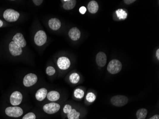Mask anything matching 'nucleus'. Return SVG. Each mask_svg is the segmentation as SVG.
I'll return each mask as SVG.
<instances>
[{"label":"nucleus","instance_id":"1","mask_svg":"<svg viewBox=\"0 0 159 119\" xmlns=\"http://www.w3.org/2000/svg\"><path fill=\"white\" fill-rule=\"evenodd\" d=\"M122 69V64L117 59H114L110 61L107 66V70L112 74H118Z\"/></svg>","mask_w":159,"mask_h":119},{"label":"nucleus","instance_id":"2","mask_svg":"<svg viewBox=\"0 0 159 119\" xmlns=\"http://www.w3.org/2000/svg\"><path fill=\"white\" fill-rule=\"evenodd\" d=\"M3 16L7 22H15L19 18L20 13L13 9H8L4 12Z\"/></svg>","mask_w":159,"mask_h":119},{"label":"nucleus","instance_id":"3","mask_svg":"<svg viewBox=\"0 0 159 119\" xmlns=\"http://www.w3.org/2000/svg\"><path fill=\"white\" fill-rule=\"evenodd\" d=\"M111 102L114 106L122 107L125 106L128 103V99L124 95H116L111 98Z\"/></svg>","mask_w":159,"mask_h":119},{"label":"nucleus","instance_id":"4","mask_svg":"<svg viewBox=\"0 0 159 119\" xmlns=\"http://www.w3.org/2000/svg\"><path fill=\"white\" fill-rule=\"evenodd\" d=\"M23 110L20 107H9L5 110L6 115L9 117H19L22 116L23 114Z\"/></svg>","mask_w":159,"mask_h":119},{"label":"nucleus","instance_id":"5","mask_svg":"<svg viewBox=\"0 0 159 119\" xmlns=\"http://www.w3.org/2000/svg\"><path fill=\"white\" fill-rule=\"evenodd\" d=\"M47 40V35L43 31L40 30L37 31L34 36V42L39 46L43 45L45 43Z\"/></svg>","mask_w":159,"mask_h":119},{"label":"nucleus","instance_id":"6","mask_svg":"<svg viewBox=\"0 0 159 119\" xmlns=\"http://www.w3.org/2000/svg\"><path fill=\"white\" fill-rule=\"evenodd\" d=\"M60 105L59 104L51 102L50 104L44 105L43 107V111L48 114H53L59 111Z\"/></svg>","mask_w":159,"mask_h":119},{"label":"nucleus","instance_id":"7","mask_svg":"<svg viewBox=\"0 0 159 119\" xmlns=\"http://www.w3.org/2000/svg\"><path fill=\"white\" fill-rule=\"evenodd\" d=\"M37 76L34 74H29L24 77L23 81L24 85L26 87H31L37 82Z\"/></svg>","mask_w":159,"mask_h":119},{"label":"nucleus","instance_id":"8","mask_svg":"<svg viewBox=\"0 0 159 119\" xmlns=\"http://www.w3.org/2000/svg\"><path fill=\"white\" fill-rule=\"evenodd\" d=\"M23 100L22 93L18 91L13 92L10 97V102L13 106H17L20 104Z\"/></svg>","mask_w":159,"mask_h":119},{"label":"nucleus","instance_id":"9","mask_svg":"<svg viewBox=\"0 0 159 119\" xmlns=\"http://www.w3.org/2000/svg\"><path fill=\"white\" fill-rule=\"evenodd\" d=\"M9 49L10 53L13 56L20 55L23 52L22 48L17 45L13 41L11 42L9 44Z\"/></svg>","mask_w":159,"mask_h":119},{"label":"nucleus","instance_id":"10","mask_svg":"<svg viewBox=\"0 0 159 119\" xmlns=\"http://www.w3.org/2000/svg\"><path fill=\"white\" fill-rule=\"evenodd\" d=\"M57 65L61 70H67L71 65V62L66 57H61L57 61Z\"/></svg>","mask_w":159,"mask_h":119},{"label":"nucleus","instance_id":"11","mask_svg":"<svg viewBox=\"0 0 159 119\" xmlns=\"http://www.w3.org/2000/svg\"><path fill=\"white\" fill-rule=\"evenodd\" d=\"M13 42L21 48L25 47L26 45V42L24 37L21 33H17L12 38Z\"/></svg>","mask_w":159,"mask_h":119},{"label":"nucleus","instance_id":"12","mask_svg":"<svg viewBox=\"0 0 159 119\" xmlns=\"http://www.w3.org/2000/svg\"><path fill=\"white\" fill-rule=\"evenodd\" d=\"M96 61L98 66L100 67L105 66L107 63L106 55L103 52L98 53L96 57Z\"/></svg>","mask_w":159,"mask_h":119},{"label":"nucleus","instance_id":"13","mask_svg":"<svg viewBox=\"0 0 159 119\" xmlns=\"http://www.w3.org/2000/svg\"><path fill=\"white\" fill-rule=\"evenodd\" d=\"M68 34L70 38L73 41H77L80 38V31L76 27L71 28L69 31Z\"/></svg>","mask_w":159,"mask_h":119},{"label":"nucleus","instance_id":"14","mask_svg":"<svg viewBox=\"0 0 159 119\" xmlns=\"http://www.w3.org/2000/svg\"><path fill=\"white\" fill-rule=\"evenodd\" d=\"M49 27L53 30L57 31L60 29L61 26V23L58 19L51 18L49 20Z\"/></svg>","mask_w":159,"mask_h":119},{"label":"nucleus","instance_id":"15","mask_svg":"<svg viewBox=\"0 0 159 119\" xmlns=\"http://www.w3.org/2000/svg\"><path fill=\"white\" fill-rule=\"evenodd\" d=\"M47 90L45 88H42L37 91L35 94L36 99L39 101H43L47 95Z\"/></svg>","mask_w":159,"mask_h":119},{"label":"nucleus","instance_id":"16","mask_svg":"<svg viewBox=\"0 0 159 119\" xmlns=\"http://www.w3.org/2000/svg\"><path fill=\"white\" fill-rule=\"evenodd\" d=\"M99 9V5L97 1H91L88 4V10L91 13H96Z\"/></svg>","mask_w":159,"mask_h":119},{"label":"nucleus","instance_id":"17","mask_svg":"<svg viewBox=\"0 0 159 119\" xmlns=\"http://www.w3.org/2000/svg\"><path fill=\"white\" fill-rule=\"evenodd\" d=\"M62 3L64 2L63 5V7L65 10H70L73 9L75 6L76 1L75 0H65L62 1Z\"/></svg>","mask_w":159,"mask_h":119},{"label":"nucleus","instance_id":"18","mask_svg":"<svg viewBox=\"0 0 159 119\" xmlns=\"http://www.w3.org/2000/svg\"><path fill=\"white\" fill-rule=\"evenodd\" d=\"M47 97L48 98V100L50 101H56L60 98V93L58 91H52L47 93Z\"/></svg>","mask_w":159,"mask_h":119},{"label":"nucleus","instance_id":"19","mask_svg":"<svg viewBox=\"0 0 159 119\" xmlns=\"http://www.w3.org/2000/svg\"><path fill=\"white\" fill-rule=\"evenodd\" d=\"M148 113L147 110L145 108H141L138 110L136 112L137 119H145Z\"/></svg>","mask_w":159,"mask_h":119},{"label":"nucleus","instance_id":"20","mask_svg":"<svg viewBox=\"0 0 159 119\" xmlns=\"http://www.w3.org/2000/svg\"><path fill=\"white\" fill-rule=\"evenodd\" d=\"M80 113L76 111L75 109H72L69 113L67 114V117L68 119H79Z\"/></svg>","mask_w":159,"mask_h":119},{"label":"nucleus","instance_id":"21","mask_svg":"<svg viewBox=\"0 0 159 119\" xmlns=\"http://www.w3.org/2000/svg\"><path fill=\"white\" fill-rule=\"evenodd\" d=\"M116 13L120 20H125L127 18V13L123 9H119L116 10Z\"/></svg>","mask_w":159,"mask_h":119},{"label":"nucleus","instance_id":"22","mask_svg":"<svg viewBox=\"0 0 159 119\" xmlns=\"http://www.w3.org/2000/svg\"><path fill=\"white\" fill-rule=\"evenodd\" d=\"M70 81L73 84H76L78 83L80 79V77L79 75L77 73H73L71 74L70 76Z\"/></svg>","mask_w":159,"mask_h":119},{"label":"nucleus","instance_id":"23","mask_svg":"<svg viewBox=\"0 0 159 119\" xmlns=\"http://www.w3.org/2000/svg\"><path fill=\"white\" fill-rule=\"evenodd\" d=\"M74 96L77 99H81L84 95V93L83 90L80 89H77L74 91Z\"/></svg>","mask_w":159,"mask_h":119},{"label":"nucleus","instance_id":"24","mask_svg":"<svg viewBox=\"0 0 159 119\" xmlns=\"http://www.w3.org/2000/svg\"><path fill=\"white\" fill-rule=\"evenodd\" d=\"M86 98L89 102H92L95 100L96 96L93 93H89L86 95Z\"/></svg>","mask_w":159,"mask_h":119},{"label":"nucleus","instance_id":"25","mask_svg":"<svg viewBox=\"0 0 159 119\" xmlns=\"http://www.w3.org/2000/svg\"><path fill=\"white\" fill-rule=\"evenodd\" d=\"M46 72V74L48 75L51 76V75H53L55 73V69L52 66H49V67L47 68Z\"/></svg>","mask_w":159,"mask_h":119},{"label":"nucleus","instance_id":"26","mask_svg":"<svg viewBox=\"0 0 159 119\" xmlns=\"http://www.w3.org/2000/svg\"><path fill=\"white\" fill-rule=\"evenodd\" d=\"M36 116L32 112H29L23 116V119H35Z\"/></svg>","mask_w":159,"mask_h":119},{"label":"nucleus","instance_id":"27","mask_svg":"<svg viewBox=\"0 0 159 119\" xmlns=\"http://www.w3.org/2000/svg\"><path fill=\"white\" fill-rule=\"evenodd\" d=\"M72 108L71 105L69 104H66L65 105L64 108V112L65 113L68 114L69 113L70 111L72 110Z\"/></svg>","mask_w":159,"mask_h":119},{"label":"nucleus","instance_id":"28","mask_svg":"<svg viewBox=\"0 0 159 119\" xmlns=\"http://www.w3.org/2000/svg\"><path fill=\"white\" fill-rule=\"evenodd\" d=\"M87 9H86V7L84 6H81L80 8L79 9V12H80V13L82 15H84L85 14V12H86Z\"/></svg>","mask_w":159,"mask_h":119},{"label":"nucleus","instance_id":"29","mask_svg":"<svg viewBox=\"0 0 159 119\" xmlns=\"http://www.w3.org/2000/svg\"><path fill=\"white\" fill-rule=\"evenodd\" d=\"M32 1L34 2V4L36 6H39V5H41L43 1L42 0H34V1Z\"/></svg>","mask_w":159,"mask_h":119},{"label":"nucleus","instance_id":"30","mask_svg":"<svg viewBox=\"0 0 159 119\" xmlns=\"http://www.w3.org/2000/svg\"><path fill=\"white\" fill-rule=\"evenodd\" d=\"M135 1H136L135 0H125L123 1L125 2V4H128V5H129L130 4L134 3Z\"/></svg>","mask_w":159,"mask_h":119},{"label":"nucleus","instance_id":"31","mask_svg":"<svg viewBox=\"0 0 159 119\" xmlns=\"http://www.w3.org/2000/svg\"><path fill=\"white\" fill-rule=\"evenodd\" d=\"M149 119H159V115H155Z\"/></svg>","mask_w":159,"mask_h":119},{"label":"nucleus","instance_id":"32","mask_svg":"<svg viewBox=\"0 0 159 119\" xmlns=\"http://www.w3.org/2000/svg\"><path fill=\"white\" fill-rule=\"evenodd\" d=\"M156 55L157 58L158 59V60H159V49H158L157 50L156 53Z\"/></svg>","mask_w":159,"mask_h":119},{"label":"nucleus","instance_id":"33","mask_svg":"<svg viewBox=\"0 0 159 119\" xmlns=\"http://www.w3.org/2000/svg\"><path fill=\"white\" fill-rule=\"evenodd\" d=\"M3 24H4V23H3V21L0 20V28H1V27L3 26Z\"/></svg>","mask_w":159,"mask_h":119}]
</instances>
